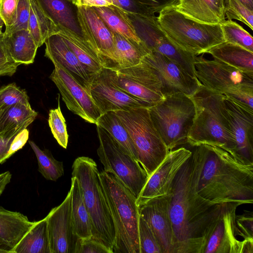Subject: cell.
Listing matches in <instances>:
<instances>
[{
    "instance_id": "6da1fadb",
    "label": "cell",
    "mask_w": 253,
    "mask_h": 253,
    "mask_svg": "<svg viewBox=\"0 0 253 253\" xmlns=\"http://www.w3.org/2000/svg\"><path fill=\"white\" fill-rule=\"evenodd\" d=\"M192 182L197 194L211 205L253 203V164L245 163L216 146L193 147Z\"/></svg>"
},
{
    "instance_id": "7a4b0ae2",
    "label": "cell",
    "mask_w": 253,
    "mask_h": 253,
    "mask_svg": "<svg viewBox=\"0 0 253 253\" xmlns=\"http://www.w3.org/2000/svg\"><path fill=\"white\" fill-rule=\"evenodd\" d=\"M218 205H211L196 193L192 182L190 157L173 182L169 213L173 231V253H200L203 233Z\"/></svg>"
},
{
    "instance_id": "3957f363",
    "label": "cell",
    "mask_w": 253,
    "mask_h": 253,
    "mask_svg": "<svg viewBox=\"0 0 253 253\" xmlns=\"http://www.w3.org/2000/svg\"><path fill=\"white\" fill-rule=\"evenodd\" d=\"M222 95L202 85L190 96L195 105V113L187 143L192 147L201 144L216 146L238 159L234 141L221 107Z\"/></svg>"
},
{
    "instance_id": "277c9868",
    "label": "cell",
    "mask_w": 253,
    "mask_h": 253,
    "mask_svg": "<svg viewBox=\"0 0 253 253\" xmlns=\"http://www.w3.org/2000/svg\"><path fill=\"white\" fill-rule=\"evenodd\" d=\"M99 175L115 228L113 253H140L136 198L114 174Z\"/></svg>"
},
{
    "instance_id": "5b68a950",
    "label": "cell",
    "mask_w": 253,
    "mask_h": 253,
    "mask_svg": "<svg viewBox=\"0 0 253 253\" xmlns=\"http://www.w3.org/2000/svg\"><path fill=\"white\" fill-rule=\"evenodd\" d=\"M72 169V177H76L80 183L90 216L92 237L113 253L115 228L97 165L93 159L82 156L75 159Z\"/></svg>"
},
{
    "instance_id": "8992f818",
    "label": "cell",
    "mask_w": 253,
    "mask_h": 253,
    "mask_svg": "<svg viewBox=\"0 0 253 253\" xmlns=\"http://www.w3.org/2000/svg\"><path fill=\"white\" fill-rule=\"evenodd\" d=\"M157 20L174 45L194 55L205 53L225 42L220 24L199 22L187 17L172 6L160 11Z\"/></svg>"
},
{
    "instance_id": "52a82bcc",
    "label": "cell",
    "mask_w": 253,
    "mask_h": 253,
    "mask_svg": "<svg viewBox=\"0 0 253 253\" xmlns=\"http://www.w3.org/2000/svg\"><path fill=\"white\" fill-rule=\"evenodd\" d=\"M148 109L153 124L169 151L187 144L195 113L190 96L181 92L168 94Z\"/></svg>"
},
{
    "instance_id": "ba28073f",
    "label": "cell",
    "mask_w": 253,
    "mask_h": 253,
    "mask_svg": "<svg viewBox=\"0 0 253 253\" xmlns=\"http://www.w3.org/2000/svg\"><path fill=\"white\" fill-rule=\"evenodd\" d=\"M194 65L196 77L204 87L253 109V72L202 56H196Z\"/></svg>"
},
{
    "instance_id": "9c48e42d",
    "label": "cell",
    "mask_w": 253,
    "mask_h": 253,
    "mask_svg": "<svg viewBox=\"0 0 253 253\" xmlns=\"http://www.w3.org/2000/svg\"><path fill=\"white\" fill-rule=\"evenodd\" d=\"M149 108L114 111L127 130L137 153V161L149 177L169 152L155 127Z\"/></svg>"
},
{
    "instance_id": "30bf717a",
    "label": "cell",
    "mask_w": 253,
    "mask_h": 253,
    "mask_svg": "<svg viewBox=\"0 0 253 253\" xmlns=\"http://www.w3.org/2000/svg\"><path fill=\"white\" fill-rule=\"evenodd\" d=\"M96 127L99 141L97 153L104 170L117 177L137 199L149 178L146 171L106 130Z\"/></svg>"
},
{
    "instance_id": "8fae6325",
    "label": "cell",
    "mask_w": 253,
    "mask_h": 253,
    "mask_svg": "<svg viewBox=\"0 0 253 253\" xmlns=\"http://www.w3.org/2000/svg\"><path fill=\"white\" fill-rule=\"evenodd\" d=\"M240 205L219 204L203 233L200 253H242L243 241L236 237V211Z\"/></svg>"
},
{
    "instance_id": "7c38bea8",
    "label": "cell",
    "mask_w": 253,
    "mask_h": 253,
    "mask_svg": "<svg viewBox=\"0 0 253 253\" xmlns=\"http://www.w3.org/2000/svg\"><path fill=\"white\" fill-rule=\"evenodd\" d=\"M126 13L138 36L150 51L157 52L169 57L180 65L192 76L196 77L194 65L196 55L174 45L161 29L157 16Z\"/></svg>"
},
{
    "instance_id": "4fadbf2b",
    "label": "cell",
    "mask_w": 253,
    "mask_h": 253,
    "mask_svg": "<svg viewBox=\"0 0 253 253\" xmlns=\"http://www.w3.org/2000/svg\"><path fill=\"white\" fill-rule=\"evenodd\" d=\"M221 104L234 141L237 158L253 164V109L224 95Z\"/></svg>"
},
{
    "instance_id": "5bb4252c",
    "label": "cell",
    "mask_w": 253,
    "mask_h": 253,
    "mask_svg": "<svg viewBox=\"0 0 253 253\" xmlns=\"http://www.w3.org/2000/svg\"><path fill=\"white\" fill-rule=\"evenodd\" d=\"M191 155V150L183 147L169 151L163 162L149 177L136 199L137 206L152 199L171 194L176 174Z\"/></svg>"
},
{
    "instance_id": "9a60e30c",
    "label": "cell",
    "mask_w": 253,
    "mask_h": 253,
    "mask_svg": "<svg viewBox=\"0 0 253 253\" xmlns=\"http://www.w3.org/2000/svg\"><path fill=\"white\" fill-rule=\"evenodd\" d=\"M90 95L101 115L108 111L128 110L134 107L150 108L149 103L123 91L112 82L108 68L103 67L93 77Z\"/></svg>"
},
{
    "instance_id": "2e32d148",
    "label": "cell",
    "mask_w": 253,
    "mask_h": 253,
    "mask_svg": "<svg viewBox=\"0 0 253 253\" xmlns=\"http://www.w3.org/2000/svg\"><path fill=\"white\" fill-rule=\"evenodd\" d=\"M143 59L160 78L164 95L181 92L192 96L202 85L178 63L159 52L150 51Z\"/></svg>"
},
{
    "instance_id": "e0dca14e",
    "label": "cell",
    "mask_w": 253,
    "mask_h": 253,
    "mask_svg": "<svg viewBox=\"0 0 253 253\" xmlns=\"http://www.w3.org/2000/svg\"><path fill=\"white\" fill-rule=\"evenodd\" d=\"M72 191L59 206L45 217L50 253H76L79 238L76 235L71 217Z\"/></svg>"
},
{
    "instance_id": "ac0fdd59",
    "label": "cell",
    "mask_w": 253,
    "mask_h": 253,
    "mask_svg": "<svg viewBox=\"0 0 253 253\" xmlns=\"http://www.w3.org/2000/svg\"><path fill=\"white\" fill-rule=\"evenodd\" d=\"M68 109L85 121L96 124L101 114L91 96L65 70L58 66L49 76Z\"/></svg>"
},
{
    "instance_id": "d6986e66",
    "label": "cell",
    "mask_w": 253,
    "mask_h": 253,
    "mask_svg": "<svg viewBox=\"0 0 253 253\" xmlns=\"http://www.w3.org/2000/svg\"><path fill=\"white\" fill-rule=\"evenodd\" d=\"M171 194L138 206L139 215L153 231L162 253H173V231L169 213Z\"/></svg>"
},
{
    "instance_id": "ffe728a7",
    "label": "cell",
    "mask_w": 253,
    "mask_h": 253,
    "mask_svg": "<svg viewBox=\"0 0 253 253\" xmlns=\"http://www.w3.org/2000/svg\"><path fill=\"white\" fill-rule=\"evenodd\" d=\"M78 7L84 34L100 55L103 67L113 69L115 53L113 32L93 7Z\"/></svg>"
},
{
    "instance_id": "44dd1931",
    "label": "cell",
    "mask_w": 253,
    "mask_h": 253,
    "mask_svg": "<svg viewBox=\"0 0 253 253\" xmlns=\"http://www.w3.org/2000/svg\"><path fill=\"white\" fill-rule=\"evenodd\" d=\"M44 56L54 66H58L69 74L89 94L94 75L77 58L61 36L57 32L45 40Z\"/></svg>"
},
{
    "instance_id": "7402d4cb",
    "label": "cell",
    "mask_w": 253,
    "mask_h": 253,
    "mask_svg": "<svg viewBox=\"0 0 253 253\" xmlns=\"http://www.w3.org/2000/svg\"><path fill=\"white\" fill-rule=\"evenodd\" d=\"M56 29L67 31L74 36L91 43L84 34L74 0H36ZM93 46V45H92Z\"/></svg>"
},
{
    "instance_id": "603a6c76",
    "label": "cell",
    "mask_w": 253,
    "mask_h": 253,
    "mask_svg": "<svg viewBox=\"0 0 253 253\" xmlns=\"http://www.w3.org/2000/svg\"><path fill=\"white\" fill-rule=\"evenodd\" d=\"M172 6L200 22L216 24L225 20L224 0H177Z\"/></svg>"
},
{
    "instance_id": "cb8c5ba5",
    "label": "cell",
    "mask_w": 253,
    "mask_h": 253,
    "mask_svg": "<svg viewBox=\"0 0 253 253\" xmlns=\"http://www.w3.org/2000/svg\"><path fill=\"white\" fill-rule=\"evenodd\" d=\"M37 115L30 105L19 103L0 109V136L17 134L27 128Z\"/></svg>"
},
{
    "instance_id": "d4e9b609",
    "label": "cell",
    "mask_w": 253,
    "mask_h": 253,
    "mask_svg": "<svg viewBox=\"0 0 253 253\" xmlns=\"http://www.w3.org/2000/svg\"><path fill=\"white\" fill-rule=\"evenodd\" d=\"M3 42L11 58L16 62L29 64L34 61L38 48L27 29L3 33Z\"/></svg>"
},
{
    "instance_id": "484cf974",
    "label": "cell",
    "mask_w": 253,
    "mask_h": 253,
    "mask_svg": "<svg viewBox=\"0 0 253 253\" xmlns=\"http://www.w3.org/2000/svg\"><path fill=\"white\" fill-rule=\"evenodd\" d=\"M34 223L20 212L0 207V238L12 250Z\"/></svg>"
},
{
    "instance_id": "4316f807",
    "label": "cell",
    "mask_w": 253,
    "mask_h": 253,
    "mask_svg": "<svg viewBox=\"0 0 253 253\" xmlns=\"http://www.w3.org/2000/svg\"><path fill=\"white\" fill-rule=\"evenodd\" d=\"M115 53L112 70L132 67L139 64L150 50L144 43H137L113 32Z\"/></svg>"
},
{
    "instance_id": "83f0119b",
    "label": "cell",
    "mask_w": 253,
    "mask_h": 253,
    "mask_svg": "<svg viewBox=\"0 0 253 253\" xmlns=\"http://www.w3.org/2000/svg\"><path fill=\"white\" fill-rule=\"evenodd\" d=\"M71 217L74 230L81 239L92 237V227L90 216L85 205L82 189L75 177L71 178Z\"/></svg>"
},
{
    "instance_id": "f1b7e54d",
    "label": "cell",
    "mask_w": 253,
    "mask_h": 253,
    "mask_svg": "<svg viewBox=\"0 0 253 253\" xmlns=\"http://www.w3.org/2000/svg\"><path fill=\"white\" fill-rule=\"evenodd\" d=\"M206 53L213 59L240 70L253 72V52L238 45L224 42L211 47Z\"/></svg>"
},
{
    "instance_id": "f546056e",
    "label": "cell",
    "mask_w": 253,
    "mask_h": 253,
    "mask_svg": "<svg viewBox=\"0 0 253 253\" xmlns=\"http://www.w3.org/2000/svg\"><path fill=\"white\" fill-rule=\"evenodd\" d=\"M93 8L112 32L133 42L144 43L138 36L127 13L121 8L113 4Z\"/></svg>"
},
{
    "instance_id": "4dcf8cb0",
    "label": "cell",
    "mask_w": 253,
    "mask_h": 253,
    "mask_svg": "<svg viewBox=\"0 0 253 253\" xmlns=\"http://www.w3.org/2000/svg\"><path fill=\"white\" fill-rule=\"evenodd\" d=\"M58 33L79 60L93 74L99 72L103 67L100 55L89 42L74 36L63 29H58Z\"/></svg>"
},
{
    "instance_id": "1f68e13d",
    "label": "cell",
    "mask_w": 253,
    "mask_h": 253,
    "mask_svg": "<svg viewBox=\"0 0 253 253\" xmlns=\"http://www.w3.org/2000/svg\"><path fill=\"white\" fill-rule=\"evenodd\" d=\"M12 253H50L46 217L35 221Z\"/></svg>"
},
{
    "instance_id": "d6a6232c",
    "label": "cell",
    "mask_w": 253,
    "mask_h": 253,
    "mask_svg": "<svg viewBox=\"0 0 253 253\" xmlns=\"http://www.w3.org/2000/svg\"><path fill=\"white\" fill-rule=\"evenodd\" d=\"M95 125L106 130L128 155L137 160V153L130 136L114 111L102 114Z\"/></svg>"
},
{
    "instance_id": "836d02e7",
    "label": "cell",
    "mask_w": 253,
    "mask_h": 253,
    "mask_svg": "<svg viewBox=\"0 0 253 253\" xmlns=\"http://www.w3.org/2000/svg\"><path fill=\"white\" fill-rule=\"evenodd\" d=\"M108 72L112 82L118 87L128 94L149 103L152 106L164 98V95L151 90L117 71L108 68Z\"/></svg>"
},
{
    "instance_id": "e575fe53",
    "label": "cell",
    "mask_w": 253,
    "mask_h": 253,
    "mask_svg": "<svg viewBox=\"0 0 253 253\" xmlns=\"http://www.w3.org/2000/svg\"><path fill=\"white\" fill-rule=\"evenodd\" d=\"M29 143L35 153L38 163V170L47 180L56 181L64 174L62 162L56 160L47 150H42L33 141Z\"/></svg>"
},
{
    "instance_id": "d590c367",
    "label": "cell",
    "mask_w": 253,
    "mask_h": 253,
    "mask_svg": "<svg viewBox=\"0 0 253 253\" xmlns=\"http://www.w3.org/2000/svg\"><path fill=\"white\" fill-rule=\"evenodd\" d=\"M225 42L238 45L253 52L252 36L241 25L232 20L220 23Z\"/></svg>"
},
{
    "instance_id": "8d00e7d4",
    "label": "cell",
    "mask_w": 253,
    "mask_h": 253,
    "mask_svg": "<svg viewBox=\"0 0 253 253\" xmlns=\"http://www.w3.org/2000/svg\"><path fill=\"white\" fill-rule=\"evenodd\" d=\"M48 122L53 137L61 146L66 149L67 147L69 135L66 121L60 108L59 97L57 108L49 111Z\"/></svg>"
},
{
    "instance_id": "74e56055",
    "label": "cell",
    "mask_w": 253,
    "mask_h": 253,
    "mask_svg": "<svg viewBox=\"0 0 253 253\" xmlns=\"http://www.w3.org/2000/svg\"><path fill=\"white\" fill-rule=\"evenodd\" d=\"M225 16L229 20L236 19L253 28V11L249 9L239 0H225Z\"/></svg>"
},
{
    "instance_id": "f35d334b",
    "label": "cell",
    "mask_w": 253,
    "mask_h": 253,
    "mask_svg": "<svg viewBox=\"0 0 253 253\" xmlns=\"http://www.w3.org/2000/svg\"><path fill=\"white\" fill-rule=\"evenodd\" d=\"M138 238L140 253H162L153 231L140 216L138 220Z\"/></svg>"
},
{
    "instance_id": "ab89813d",
    "label": "cell",
    "mask_w": 253,
    "mask_h": 253,
    "mask_svg": "<svg viewBox=\"0 0 253 253\" xmlns=\"http://www.w3.org/2000/svg\"><path fill=\"white\" fill-rule=\"evenodd\" d=\"M30 105L26 91L11 83L0 88V109L17 103Z\"/></svg>"
},
{
    "instance_id": "60d3db41",
    "label": "cell",
    "mask_w": 253,
    "mask_h": 253,
    "mask_svg": "<svg viewBox=\"0 0 253 253\" xmlns=\"http://www.w3.org/2000/svg\"><path fill=\"white\" fill-rule=\"evenodd\" d=\"M30 9V0H19L17 8L16 20L12 25L5 28L3 33L9 34L19 30L27 29Z\"/></svg>"
},
{
    "instance_id": "b9f144b4",
    "label": "cell",
    "mask_w": 253,
    "mask_h": 253,
    "mask_svg": "<svg viewBox=\"0 0 253 253\" xmlns=\"http://www.w3.org/2000/svg\"><path fill=\"white\" fill-rule=\"evenodd\" d=\"M112 1L113 5L126 13L143 16L155 15L142 3L140 0H112Z\"/></svg>"
},
{
    "instance_id": "7bdbcfd3",
    "label": "cell",
    "mask_w": 253,
    "mask_h": 253,
    "mask_svg": "<svg viewBox=\"0 0 253 253\" xmlns=\"http://www.w3.org/2000/svg\"><path fill=\"white\" fill-rule=\"evenodd\" d=\"M3 33L0 34V77L12 76L20 63L15 62L10 56L2 41Z\"/></svg>"
},
{
    "instance_id": "ee69618b",
    "label": "cell",
    "mask_w": 253,
    "mask_h": 253,
    "mask_svg": "<svg viewBox=\"0 0 253 253\" xmlns=\"http://www.w3.org/2000/svg\"><path fill=\"white\" fill-rule=\"evenodd\" d=\"M236 225L237 236L244 240L253 241V216L252 212L236 215Z\"/></svg>"
},
{
    "instance_id": "f6af8a7d",
    "label": "cell",
    "mask_w": 253,
    "mask_h": 253,
    "mask_svg": "<svg viewBox=\"0 0 253 253\" xmlns=\"http://www.w3.org/2000/svg\"><path fill=\"white\" fill-rule=\"evenodd\" d=\"M30 1L37 18L44 42L45 39L50 35L56 32V27L43 13L36 0H30Z\"/></svg>"
},
{
    "instance_id": "bcb514c9",
    "label": "cell",
    "mask_w": 253,
    "mask_h": 253,
    "mask_svg": "<svg viewBox=\"0 0 253 253\" xmlns=\"http://www.w3.org/2000/svg\"><path fill=\"white\" fill-rule=\"evenodd\" d=\"M76 253H113L103 243L92 237L79 239Z\"/></svg>"
},
{
    "instance_id": "7dc6e473",
    "label": "cell",
    "mask_w": 253,
    "mask_h": 253,
    "mask_svg": "<svg viewBox=\"0 0 253 253\" xmlns=\"http://www.w3.org/2000/svg\"><path fill=\"white\" fill-rule=\"evenodd\" d=\"M19 0H0V15L5 28L12 25L16 17V12Z\"/></svg>"
},
{
    "instance_id": "c3c4849f",
    "label": "cell",
    "mask_w": 253,
    "mask_h": 253,
    "mask_svg": "<svg viewBox=\"0 0 253 253\" xmlns=\"http://www.w3.org/2000/svg\"><path fill=\"white\" fill-rule=\"evenodd\" d=\"M27 30L32 35L37 46L38 47L41 46L44 43V41L37 18L31 5Z\"/></svg>"
},
{
    "instance_id": "681fc988",
    "label": "cell",
    "mask_w": 253,
    "mask_h": 253,
    "mask_svg": "<svg viewBox=\"0 0 253 253\" xmlns=\"http://www.w3.org/2000/svg\"><path fill=\"white\" fill-rule=\"evenodd\" d=\"M29 138V130L27 128L22 129L13 138L9 150V158L16 152L21 149Z\"/></svg>"
},
{
    "instance_id": "f907efd6",
    "label": "cell",
    "mask_w": 253,
    "mask_h": 253,
    "mask_svg": "<svg viewBox=\"0 0 253 253\" xmlns=\"http://www.w3.org/2000/svg\"><path fill=\"white\" fill-rule=\"evenodd\" d=\"M154 14L166 7L173 5L177 0H140Z\"/></svg>"
},
{
    "instance_id": "816d5d0a",
    "label": "cell",
    "mask_w": 253,
    "mask_h": 253,
    "mask_svg": "<svg viewBox=\"0 0 253 253\" xmlns=\"http://www.w3.org/2000/svg\"><path fill=\"white\" fill-rule=\"evenodd\" d=\"M15 136L16 135L6 137L0 136V164L4 163L9 158L8 152L10 146Z\"/></svg>"
},
{
    "instance_id": "f5cc1de1",
    "label": "cell",
    "mask_w": 253,
    "mask_h": 253,
    "mask_svg": "<svg viewBox=\"0 0 253 253\" xmlns=\"http://www.w3.org/2000/svg\"><path fill=\"white\" fill-rule=\"evenodd\" d=\"M78 6H85L91 7L107 6L113 4L112 0H74Z\"/></svg>"
},
{
    "instance_id": "db71d44e",
    "label": "cell",
    "mask_w": 253,
    "mask_h": 253,
    "mask_svg": "<svg viewBox=\"0 0 253 253\" xmlns=\"http://www.w3.org/2000/svg\"><path fill=\"white\" fill-rule=\"evenodd\" d=\"M11 177L12 174L9 171L0 174V196L4 190L7 184L10 182Z\"/></svg>"
},
{
    "instance_id": "11a10c76",
    "label": "cell",
    "mask_w": 253,
    "mask_h": 253,
    "mask_svg": "<svg viewBox=\"0 0 253 253\" xmlns=\"http://www.w3.org/2000/svg\"><path fill=\"white\" fill-rule=\"evenodd\" d=\"M12 249L0 238V253H12Z\"/></svg>"
},
{
    "instance_id": "9f6ffc18",
    "label": "cell",
    "mask_w": 253,
    "mask_h": 253,
    "mask_svg": "<svg viewBox=\"0 0 253 253\" xmlns=\"http://www.w3.org/2000/svg\"><path fill=\"white\" fill-rule=\"evenodd\" d=\"M249 9L253 11V0H239Z\"/></svg>"
},
{
    "instance_id": "6f0895ef",
    "label": "cell",
    "mask_w": 253,
    "mask_h": 253,
    "mask_svg": "<svg viewBox=\"0 0 253 253\" xmlns=\"http://www.w3.org/2000/svg\"><path fill=\"white\" fill-rule=\"evenodd\" d=\"M4 25V22L0 15V34L3 33L2 32V28Z\"/></svg>"
},
{
    "instance_id": "680465c9",
    "label": "cell",
    "mask_w": 253,
    "mask_h": 253,
    "mask_svg": "<svg viewBox=\"0 0 253 253\" xmlns=\"http://www.w3.org/2000/svg\"><path fill=\"white\" fill-rule=\"evenodd\" d=\"M224 2H225V0H224Z\"/></svg>"
}]
</instances>
